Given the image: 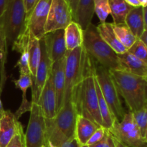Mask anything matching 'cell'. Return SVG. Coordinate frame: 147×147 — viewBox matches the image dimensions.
<instances>
[{
  "label": "cell",
  "mask_w": 147,
  "mask_h": 147,
  "mask_svg": "<svg viewBox=\"0 0 147 147\" xmlns=\"http://www.w3.org/2000/svg\"><path fill=\"white\" fill-rule=\"evenodd\" d=\"M26 11L24 0H10L4 15L0 19V51L4 67L7 49L25 30Z\"/></svg>",
  "instance_id": "1"
},
{
  "label": "cell",
  "mask_w": 147,
  "mask_h": 147,
  "mask_svg": "<svg viewBox=\"0 0 147 147\" xmlns=\"http://www.w3.org/2000/svg\"><path fill=\"white\" fill-rule=\"evenodd\" d=\"M72 100L76 105L78 114L103 127L96 89L94 61L75 89Z\"/></svg>",
  "instance_id": "2"
},
{
  "label": "cell",
  "mask_w": 147,
  "mask_h": 147,
  "mask_svg": "<svg viewBox=\"0 0 147 147\" xmlns=\"http://www.w3.org/2000/svg\"><path fill=\"white\" fill-rule=\"evenodd\" d=\"M120 96L129 111L135 112L147 105V82L142 77L123 70H109Z\"/></svg>",
  "instance_id": "3"
},
{
  "label": "cell",
  "mask_w": 147,
  "mask_h": 147,
  "mask_svg": "<svg viewBox=\"0 0 147 147\" xmlns=\"http://www.w3.org/2000/svg\"><path fill=\"white\" fill-rule=\"evenodd\" d=\"M78 112L73 100L63 105L53 119H46V133L48 142L57 147L76 137Z\"/></svg>",
  "instance_id": "4"
},
{
  "label": "cell",
  "mask_w": 147,
  "mask_h": 147,
  "mask_svg": "<svg viewBox=\"0 0 147 147\" xmlns=\"http://www.w3.org/2000/svg\"><path fill=\"white\" fill-rule=\"evenodd\" d=\"M93 61V59L86 53L83 46L67 51L65 54L63 106L72 100L75 89L83 78Z\"/></svg>",
  "instance_id": "5"
},
{
  "label": "cell",
  "mask_w": 147,
  "mask_h": 147,
  "mask_svg": "<svg viewBox=\"0 0 147 147\" xmlns=\"http://www.w3.org/2000/svg\"><path fill=\"white\" fill-rule=\"evenodd\" d=\"M83 47L90 57L108 70H122L118 55L101 38L97 27L92 23L83 30Z\"/></svg>",
  "instance_id": "6"
},
{
  "label": "cell",
  "mask_w": 147,
  "mask_h": 147,
  "mask_svg": "<svg viewBox=\"0 0 147 147\" xmlns=\"http://www.w3.org/2000/svg\"><path fill=\"white\" fill-rule=\"evenodd\" d=\"M95 75L102 94L112 114L116 120L121 121L126 112L122 106L119 90L110 72L100 65H97L95 63Z\"/></svg>",
  "instance_id": "7"
},
{
  "label": "cell",
  "mask_w": 147,
  "mask_h": 147,
  "mask_svg": "<svg viewBox=\"0 0 147 147\" xmlns=\"http://www.w3.org/2000/svg\"><path fill=\"white\" fill-rule=\"evenodd\" d=\"M109 131L115 139L128 147H147L132 112L125 113L121 121H115Z\"/></svg>",
  "instance_id": "8"
},
{
  "label": "cell",
  "mask_w": 147,
  "mask_h": 147,
  "mask_svg": "<svg viewBox=\"0 0 147 147\" xmlns=\"http://www.w3.org/2000/svg\"><path fill=\"white\" fill-rule=\"evenodd\" d=\"M24 138L26 147H41L43 145L49 146L45 118L37 103H32V104L30 121Z\"/></svg>",
  "instance_id": "9"
},
{
  "label": "cell",
  "mask_w": 147,
  "mask_h": 147,
  "mask_svg": "<svg viewBox=\"0 0 147 147\" xmlns=\"http://www.w3.org/2000/svg\"><path fill=\"white\" fill-rule=\"evenodd\" d=\"M72 21L73 13L67 0H53L45 27V34L65 30Z\"/></svg>",
  "instance_id": "10"
},
{
  "label": "cell",
  "mask_w": 147,
  "mask_h": 147,
  "mask_svg": "<svg viewBox=\"0 0 147 147\" xmlns=\"http://www.w3.org/2000/svg\"><path fill=\"white\" fill-rule=\"evenodd\" d=\"M53 0H37L31 12L26 16L25 27L40 40L45 35V27Z\"/></svg>",
  "instance_id": "11"
},
{
  "label": "cell",
  "mask_w": 147,
  "mask_h": 147,
  "mask_svg": "<svg viewBox=\"0 0 147 147\" xmlns=\"http://www.w3.org/2000/svg\"><path fill=\"white\" fill-rule=\"evenodd\" d=\"M40 43L41 47V58L37 67L34 84L31 88L32 97V102L35 103H38L42 90L50 74L52 65H53L47 55L45 43L43 38L40 39Z\"/></svg>",
  "instance_id": "12"
},
{
  "label": "cell",
  "mask_w": 147,
  "mask_h": 147,
  "mask_svg": "<svg viewBox=\"0 0 147 147\" xmlns=\"http://www.w3.org/2000/svg\"><path fill=\"white\" fill-rule=\"evenodd\" d=\"M42 38L45 43L47 55L52 63L65 56L67 49L65 41L64 30H57L46 33Z\"/></svg>",
  "instance_id": "13"
},
{
  "label": "cell",
  "mask_w": 147,
  "mask_h": 147,
  "mask_svg": "<svg viewBox=\"0 0 147 147\" xmlns=\"http://www.w3.org/2000/svg\"><path fill=\"white\" fill-rule=\"evenodd\" d=\"M37 104L40 106L46 119H53L55 117L57 114L56 96L52 80L51 72L42 90Z\"/></svg>",
  "instance_id": "14"
},
{
  "label": "cell",
  "mask_w": 147,
  "mask_h": 147,
  "mask_svg": "<svg viewBox=\"0 0 147 147\" xmlns=\"http://www.w3.org/2000/svg\"><path fill=\"white\" fill-rule=\"evenodd\" d=\"M65 56L53 63L51 67V77L56 96L57 113L63 106L65 88Z\"/></svg>",
  "instance_id": "15"
},
{
  "label": "cell",
  "mask_w": 147,
  "mask_h": 147,
  "mask_svg": "<svg viewBox=\"0 0 147 147\" xmlns=\"http://www.w3.org/2000/svg\"><path fill=\"white\" fill-rule=\"evenodd\" d=\"M22 128L14 114L10 111L4 110L0 127V147H7L14 135Z\"/></svg>",
  "instance_id": "16"
},
{
  "label": "cell",
  "mask_w": 147,
  "mask_h": 147,
  "mask_svg": "<svg viewBox=\"0 0 147 147\" xmlns=\"http://www.w3.org/2000/svg\"><path fill=\"white\" fill-rule=\"evenodd\" d=\"M118 57L122 70L139 77H147V64L146 63L139 60L129 52L118 55Z\"/></svg>",
  "instance_id": "17"
},
{
  "label": "cell",
  "mask_w": 147,
  "mask_h": 147,
  "mask_svg": "<svg viewBox=\"0 0 147 147\" xmlns=\"http://www.w3.org/2000/svg\"><path fill=\"white\" fill-rule=\"evenodd\" d=\"M101 126H98L90 119L78 114L76 118L75 136L80 146L86 145L92 135Z\"/></svg>",
  "instance_id": "18"
},
{
  "label": "cell",
  "mask_w": 147,
  "mask_h": 147,
  "mask_svg": "<svg viewBox=\"0 0 147 147\" xmlns=\"http://www.w3.org/2000/svg\"><path fill=\"white\" fill-rule=\"evenodd\" d=\"M96 27L101 38L113 49L116 54L121 55L128 52L127 49L116 37L113 30L112 23H100Z\"/></svg>",
  "instance_id": "19"
},
{
  "label": "cell",
  "mask_w": 147,
  "mask_h": 147,
  "mask_svg": "<svg viewBox=\"0 0 147 147\" xmlns=\"http://www.w3.org/2000/svg\"><path fill=\"white\" fill-rule=\"evenodd\" d=\"M94 14L93 0H78L73 21L76 22L83 30L91 24Z\"/></svg>",
  "instance_id": "20"
},
{
  "label": "cell",
  "mask_w": 147,
  "mask_h": 147,
  "mask_svg": "<svg viewBox=\"0 0 147 147\" xmlns=\"http://www.w3.org/2000/svg\"><path fill=\"white\" fill-rule=\"evenodd\" d=\"M14 85H15L16 88L20 89L22 92V100L21 105H20V108L17 109L15 113H14V116H16L17 119L19 120L22 115L25 112L30 111H31L32 109V101H29L27 99V96H26V93H27V90L29 88H32V80L31 75H20V78L17 80H13Z\"/></svg>",
  "instance_id": "21"
},
{
  "label": "cell",
  "mask_w": 147,
  "mask_h": 147,
  "mask_svg": "<svg viewBox=\"0 0 147 147\" xmlns=\"http://www.w3.org/2000/svg\"><path fill=\"white\" fill-rule=\"evenodd\" d=\"M65 41L67 51L83 46V30L76 22L72 21L65 28Z\"/></svg>",
  "instance_id": "22"
},
{
  "label": "cell",
  "mask_w": 147,
  "mask_h": 147,
  "mask_svg": "<svg viewBox=\"0 0 147 147\" xmlns=\"http://www.w3.org/2000/svg\"><path fill=\"white\" fill-rule=\"evenodd\" d=\"M125 23L137 39L140 38L145 31L143 7H133L126 16Z\"/></svg>",
  "instance_id": "23"
},
{
  "label": "cell",
  "mask_w": 147,
  "mask_h": 147,
  "mask_svg": "<svg viewBox=\"0 0 147 147\" xmlns=\"http://www.w3.org/2000/svg\"><path fill=\"white\" fill-rule=\"evenodd\" d=\"M28 53L29 65H30V70L33 85L35 79L37 67L41 58V47H40V40L36 38L30 31L29 34Z\"/></svg>",
  "instance_id": "24"
},
{
  "label": "cell",
  "mask_w": 147,
  "mask_h": 147,
  "mask_svg": "<svg viewBox=\"0 0 147 147\" xmlns=\"http://www.w3.org/2000/svg\"><path fill=\"white\" fill-rule=\"evenodd\" d=\"M111 9V14L113 24L124 23L126 17L133 7L127 4L124 0H109Z\"/></svg>",
  "instance_id": "25"
},
{
  "label": "cell",
  "mask_w": 147,
  "mask_h": 147,
  "mask_svg": "<svg viewBox=\"0 0 147 147\" xmlns=\"http://www.w3.org/2000/svg\"><path fill=\"white\" fill-rule=\"evenodd\" d=\"M112 27L116 37L127 50H129L137 40L125 22L121 24L112 23Z\"/></svg>",
  "instance_id": "26"
},
{
  "label": "cell",
  "mask_w": 147,
  "mask_h": 147,
  "mask_svg": "<svg viewBox=\"0 0 147 147\" xmlns=\"http://www.w3.org/2000/svg\"><path fill=\"white\" fill-rule=\"evenodd\" d=\"M94 3V13L98 17L100 23L106 22L109 14H111V9L109 0H93Z\"/></svg>",
  "instance_id": "27"
},
{
  "label": "cell",
  "mask_w": 147,
  "mask_h": 147,
  "mask_svg": "<svg viewBox=\"0 0 147 147\" xmlns=\"http://www.w3.org/2000/svg\"><path fill=\"white\" fill-rule=\"evenodd\" d=\"M128 52L147 64V47L140 39L136 40Z\"/></svg>",
  "instance_id": "28"
},
{
  "label": "cell",
  "mask_w": 147,
  "mask_h": 147,
  "mask_svg": "<svg viewBox=\"0 0 147 147\" xmlns=\"http://www.w3.org/2000/svg\"><path fill=\"white\" fill-rule=\"evenodd\" d=\"M133 116L144 138L147 129V105L142 109L133 112Z\"/></svg>",
  "instance_id": "29"
},
{
  "label": "cell",
  "mask_w": 147,
  "mask_h": 147,
  "mask_svg": "<svg viewBox=\"0 0 147 147\" xmlns=\"http://www.w3.org/2000/svg\"><path fill=\"white\" fill-rule=\"evenodd\" d=\"M20 53H21V56L17 61V63L15 65V67H17L19 68L20 75H31L30 65H29L28 46L25 47Z\"/></svg>",
  "instance_id": "30"
},
{
  "label": "cell",
  "mask_w": 147,
  "mask_h": 147,
  "mask_svg": "<svg viewBox=\"0 0 147 147\" xmlns=\"http://www.w3.org/2000/svg\"><path fill=\"white\" fill-rule=\"evenodd\" d=\"M7 147H26L24 133L22 128L12 138Z\"/></svg>",
  "instance_id": "31"
},
{
  "label": "cell",
  "mask_w": 147,
  "mask_h": 147,
  "mask_svg": "<svg viewBox=\"0 0 147 147\" xmlns=\"http://www.w3.org/2000/svg\"><path fill=\"white\" fill-rule=\"evenodd\" d=\"M90 147H116L113 137L109 130L106 129L105 134L101 140Z\"/></svg>",
  "instance_id": "32"
},
{
  "label": "cell",
  "mask_w": 147,
  "mask_h": 147,
  "mask_svg": "<svg viewBox=\"0 0 147 147\" xmlns=\"http://www.w3.org/2000/svg\"><path fill=\"white\" fill-rule=\"evenodd\" d=\"M105 131H106V129H104L103 127H100L94 132L93 135L91 136V137L90 138L88 141L86 145L88 146H91V145L95 144L98 143V142H100L102 139V138L103 137L105 134Z\"/></svg>",
  "instance_id": "33"
},
{
  "label": "cell",
  "mask_w": 147,
  "mask_h": 147,
  "mask_svg": "<svg viewBox=\"0 0 147 147\" xmlns=\"http://www.w3.org/2000/svg\"><path fill=\"white\" fill-rule=\"evenodd\" d=\"M37 0H24V8H25L26 16L28 15L31 11L32 10L33 7L35 5Z\"/></svg>",
  "instance_id": "34"
},
{
  "label": "cell",
  "mask_w": 147,
  "mask_h": 147,
  "mask_svg": "<svg viewBox=\"0 0 147 147\" xmlns=\"http://www.w3.org/2000/svg\"><path fill=\"white\" fill-rule=\"evenodd\" d=\"M60 147H80V144H78L76 137H74L70 140L65 142Z\"/></svg>",
  "instance_id": "35"
},
{
  "label": "cell",
  "mask_w": 147,
  "mask_h": 147,
  "mask_svg": "<svg viewBox=\"0 0 147 147\" xmlns=\"http://www.w3.org/2000/svg\"><path fill=\"white\" fill-rule=\"evenodd\" d=\"M9 1L10 0H0V19L4 15Z\"/></svg>",
  "instance_id": "36"
},
{
  "label": "cell",
  "mask_w": 147,
  "mask_h": 147,
  "mask_svg": "<svg viewBox=\"0 0 147 147\" xmlns=\"http://www.w3.org/2000/svg\"><path fill=\"white\" fill-rule=\"evenodd\" d=\"M68 2L69 5H70V9L72 10V13H73V17L74 19L75 14H76V9H77L78 3V0H67Z\"/></svg>",
  "instance_id": "37"
},
{
  "label": "cell",
  "mask_w": 147,
  "mask_h": 147,
  "mask_svg": "<svg viewBox=\"0 0 147 147\" xmlns=\"http://www.w3.org/2000/svg\"><path fill=\"white\" fill-rule=\"evenodd\" d=\"M129 5H130L132 7H141L138 0H124Z\"/></svg>",
  "instance_id": "38"
},
{
  "label": "cell",
  "mask_w": 147,
  "mask_h": 147,
  "mask_svg": "<svg viewBox=\"0 0 147 147\" xmlns=\"http://www.w3.org/2000/svg\"><path fill=\"white\" fill-rule=\"evenodd\" d=\"M6 79H3L1 78V80H0V110H2L3 109V106H2V103H1V92H2V89L3 87H4V82H5Z\"/></svg>",
  "instance_id": "39"
},
{
  "label": "cell",
  "mask_w": 147,
  "mask_h": 147,
  "mask_svg": "<svg viewBox=\"0 0 147 147\" xmlns=\"http://www.w3.org/2000/svg\"><path fill=\"white\" fill-rule=\"evenodd\" d=\"M144 9V29L145 31H147V6Z\"/></svg>",
  "instance_id": "40"
},
{
  "label": "cell",
  "mask_w": 147,
  "mask_h": 147,
  "mask_svg": "<svg viewBox=\"0 0 147 147\" xmlns=\"http://www.w3.org/2000/svg\"><path fill=\"white\" fill-rule=\"evenodd\" d=\"M139 39L146 45V46L147 47V31L144 32V33L142 34V35L141 36V37Z\"/></svg>",
  "instance_id": "41"
},
{
  "label": "cell",
  "mask_w": 147,
  "mask_h": 147,
  "mask_svg": "<svg viewBox=\"0 0 147 147\" xmlns=\"http://www.w3.org/2000/svg\"><path fill=\"white\" fill-rule=\"evenodd\" d=\"M113 140H114V143H115V145H116V147H128L127 146H126V145L123 144H122L121 142H120L119 141H118L116 139H115L114 137H113Z\"/></svg>",
  "instance_id": "42"
},
{
  "label": "cell",
  "mask_w": 147,
  "mask_h": 147,
  "mask_svg": "<svg viewBox=\"0 0 147 147\" xmlns=\"http://www.w3.org/2000/svg\"><path fill=\"white\" fill-rule=\"evenodd\" d=\"M138 1L140 4L141 7H142L143 8H144L147 6V0H138Z\"/></svg>",
  "instance_id": "43"
},
{
  "label": "cell",
  "mask_w": 147,
  "mask_h": 147,
  "mask_svg": "<svg viewBox=\"0 0 147 147\" xmlns=\"http://www.w3.org/2000/svg\"><path fill=\"white\" fill-rule=\"evenodd\" d=\"M4 112V109H2V110H0V127H1V118H2Z\"/></svg>",
  "instance_id": "44"
},
{
  "label": "cell",
  "mask_w": 147,
  "mask_h": 147,
  "mask_svg": "<svg viewBox=\"0 0 147 147\" xmlns=\"http://www.w3.org/2000/svg\"><path fill=\"white\" fill-rule=\"evenodd\" d=\"M144 139L145 142H146V144H147V129H146V133H145L144 137Z\"/></svg>",
  "instance_id": "45"
},
{
  "label": "cell",
  "mask_w": 147,
  "mask_h": 147,
  "mask_svg": "<svg viewBox=\"0 0 147 147\" xmlns=\"http://www.w3.org/2000/svg\"><path fill=\"white\" fill-rule=\"evenodd\" d=\"M48 145H49V147H57V146H55V145H53V144H52L51 142H48Z\"/></svg>",
  "instance_id": "46"
},
{
  "label": "cell",
  "mask_w": 147,
  "mask_h": 147,
  "mask_svg": "<svg viewBox=\"0 0 147 147\" xmlns=\"http://www.w3.org/2000/svg\"><path fill=\"white\" fill-rule=\"evenodd\" d=\"M80 147H90L88 145H82V146H80Z\"/></svg>",
  "instance_id": "47"
},
{
  "label": "cell",
  "mask_w": 147,
  "mask_h": 147,
  "mask_svg": "<svg viewBox=\"0 0 147 147\" xmlns=\"http://www.w3.org/2000/svg\"><path fill=\"white\" fill-rule=\"evenodd\" d=\"M41 147H49V146H45V145H43V146H42Z\"/></svg>",
  "instance_id": "48"
},
{
  "label": "cell",
  "mask_w": 147,
  "mask_h": 147,
  "mask_svg": "<svg viewBox=\"0 0 147 147\" xmlns=\"http://www.w3.org/2000/svg\"><path fill=\"white\" fill-rule=\"evenodd\" d=\"M144 78L145 80H146V81L147 82V77H146V78Z\"/></svg>",
  "instance_id": "49"
}]
</instances>
